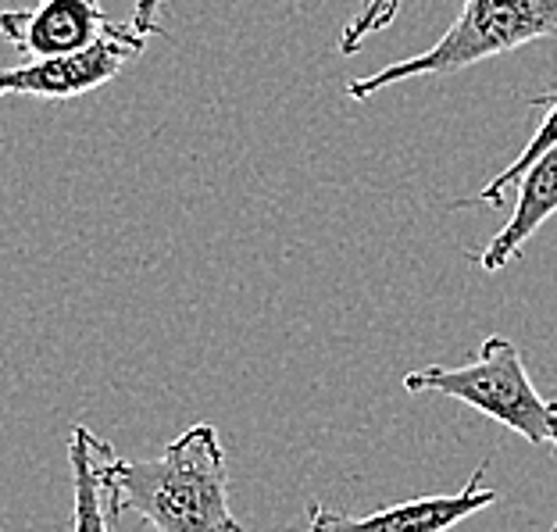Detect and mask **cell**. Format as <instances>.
<instances>
[{"mask_svg":"<svg viewBox=\"0 0 557 532\" xmlns=\"http://www.w3.org/2000/svg\"><path fill=\"white\" fill-rule=\"evenodd\" d=\"M550 532H557V522H554V529H550Z\"/></svg>","mask_w":557,"mask_h":532,"instance_id":"12","label":"cell"},{"mask_svg":"<svg viewBox=\"0 0 557 532\" xmlns=\"http://www.w3.org/2000/svg\"><path fill=\"white\" fill-rule=\"evenodd\" d=\"M536 40H557V0H465L433 47L347 83V97L369 100L404 79H447Z\"/></svg>","mask_w":557,"mask_h":532,"instance_id":"2","label":"cell"},{"mask_svg":"<svg viewBox=\"0 0 557 532\" xmlns=\"http://www.w3.org/2000/svg\"><path fill=\"white\" fill-rule=\"evenodd\" d=\"M397 11H400V0H361V8L354 11L347 29L339 33V54H358L369 36L383 33L386 25L397 18Z\"/></svg>","mask_w":557,"mask_h":532,"instance_id":"10","label":"cell"},{"mask_svg":"<svg viewBox=\"0 0 557 532\" xmlns=\"http://www.w3.org/2000/svg\"><path fill=\"white\" fill-rule=\"evenodd\" d=\"M115 515H136L154 532H247L230 504V461L219 429L189 425L161 458L125 461L108 440L97 447Z\"/></svg>","mask_w":557,"mask_h":532,"instance_id":"1","label":"cell"},{"mask_svg":"<svg viewBox=\"0 0 557 532\" xmlns=\"http://www.w3.org/2000/svg\"><path fill=\"white\" fill-rule=\"evenodd\" d=\"M100 436L90 425L75 422L69 433V468H72V532H111V525L119 522L111 497L104 490V475H100L97 461Z\"/></svg>","mask_w":557,"mask_h":532,"instance_id":"8","label":"cell"},{"mask_svg":"<svg viewBox=\"0 0 557 532\" xmlns=\"http://www.w3.org/2000/svg\"><path fill=\"white\" fill-rule=\"evenodd\" d=\"M169 4V0H136V8H133V25L139 33H147V36H161V25L154 22L158 18V11Z\"/></svg>","mask_w":557,"mask_h":532,"instance_id":"11","label":"cell"},{"mask_svg":"<svg viewBox=\"0 0 557 532\" xmlns=\"http://www.w3.org/2000/svg\"><path fill=\"white\" fill-rule=\"evenodd\" d=\"M550 214H557V147H550L547 154H540L529 164V172L522 180H518L511 219L504 222V230L493 236L483 250H475V264L483 272L508 269Z\"/></svg>","mask_w":557,"mask_h":532,"instance_id":"7","label":"cell"},{"mask_svg":"<svg viewBox=\"0 0 557 532\" xmlns=\"http://www.w3.org/2000/svg\"><path fill=\"white\" fill-rule=\"evenodd\" d=\"M108 25L100 0H40L33 8L0 11V36L29 61L90 47Z\"/></svg>","mask_w":557,"mask_h":532,"instance_id":"6","label":"cell"},{"mask_svg":"<svg viewBox=\"0 0 557 532\" xmlns=\"http://www.w3.org/2000/svg\"><path fill=\"white\" fill-rule=\"evenodd\" d=\"M404 389L408 394H443L450 400H461L468 408L493 418V422L508 425L511 433L529 440L533 447L557 450V404L533 386L522 354L504 336H490L479 347V358L461 364V369L429 364V369L408 372L404 375Z\"/></svg>","mask_w":557,"mask_h":532,"instance_id":"3","label":"cell"},{"mask_svg":"<svg viewBox=\"0 0 557 532\" xmlns=\"http://www.w3.org/2000/svg\"><path fill=\"white\" fill-rule=\"evenodd\" d=\"M533 108H547V115H543L540 122V129L529 136V144L525 150L518 154L508 169H504L497 180L486 183L483 189H479L475 197H468V200H458L454 208H472V205H486V208H504L508 205V189L522 180V175L529 172V164H533L540 154H547L550 147H557V94H547V97H533L529 100Z\"/></svg>","mask_w":557,"mask_h":532,"instance_id":"9","label":"cell"},{"mask_svg":"<svg viewBox=\"0 0 557 532\" xmlns=\"http://www.w3.org/2000/svg\"><path fill=\"white\" fill-rule=\"evenodd\" d=\"M483 479H486V465H479L475 475L458 493L414 497L361 518L322 508V504H308V532H450L465 518L486 511L500 500V490L483 486Z\"/></svg>","mask_w":557,"mask_h":532,"instance_id":"5","label":"cell"},{"mask_svg":"<svg viewBox=\"0 0 557 532\" xmlns=\"http://www.w3.org/2000/svg\"><path fill=\"white\" fill-rule=\"evenodd\" d=\"M147 40L150 36L139 33L133 22H111L104 36L83 50L25 61V65L15 69H0V97L72 100L94 94L111 79H119L122 69L147 50Z\"/></svg>","mask_w":557,"mask_h":532,"instance_id":"4","label":"cell"}]
</instances>
